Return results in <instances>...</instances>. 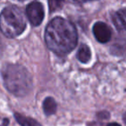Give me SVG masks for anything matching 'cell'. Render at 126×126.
I'll use <instances>...</instances> for the list:
<instances>
[{"mask_svg": "<svg viewBox=\"0 0 126 126\" xmlns=\"http://www.w3.org/2000/svg\"><path fill=\"white\" fill-rule=\"evenodd\" d=\"M92 58L91 49L86 44H82L79 47V50L77 52V59L81 63H87L90 61Z\"/></svg>", "mask_w": 126, "mask_h": 126, "instance_id": "obj_9", "label": "cell"}, {"mask_svg": "<svg viewBox=\"0 0 126 126\" xmlns=\"http://www.w3.org/2000/svg\"><path fill=\"white\" fill-rule=\"evenodd\" d=\"M19 1H25V0H19Z\"/></svg>", "mask_w": 126, "mask_h": 126, "instance_id": "obj_15", "label": "cell"}, {"mask_svg": "<svg viewBox=\"0 0 126 126\" xmlns=\"http://www.w3.org/2000/svg\"><path fill=\"white\" fill-rule=\"evenodd\" d=\"M71 2L75 3V4H83V3L89 2V1H93V0H70Z\"/></svg>", "mask_w": 126, "mask_h": 126, "instance_id": "obj_12", "label": "cell"}, {"mask_svg": "<svg viewBox=\"0 0 126 126\" xmlns=\"http://www.w3.org/2000/svg\"><path fill=\"white\" fill-rule=\"evenodd\" d=\"M9 124H10V119L9 118H4V120H3V124H2V125L3 126H8L9 125Z\"/></svg>", "mask_w": 126, "mask_h": 126, "instance_id": "obj_13", "label": "cell"}, {"mask_svg": "<svg viewBox=\"0 0 126 126\" xmlns=\"http://www.w3.org/2000/svg\"><path fill=\"white\" fill-rule=\"evenodd\" d=\"M44 39L52 52L58 55H66L77 45L78 32L72 22L56 16L46 27Z\"/></svg>", "mask_w": 126, "mask_h": 126, "instance_id": "obj_1", "label": "cell"}, {"mask_svg": "<svg viewBox=\"0 0 126 126\" xmlns=\"http://www.w3.org/2000/svg\"><path fill=\"white\" fill-rule=\"evenodd\" d=\"M13 116L20 126H42V124L39 123L37 120L30 117H27L23 114H20L18 112H14Z\"/></svg>", "mask_w": 126, "mask_h": 126, "instance_id": "obj_8", "label": "cell"}, {"mask_svg": "<svg viewBox=\"0 0 126 126\" xmlns=\"http://www.w3.org/2000/svg\"><path fill=\"white\" fill-rule=\"evenodd\" d=\"M42 110L47 117H50L57 111V103L52 97H47L42 102Z\"/></svg>", "mask_w": 126, "mask_h": 126, "instance_id": "obj_7", "label": "cell"}, {"mask_svg": "<svg viewBox=\"0 0 126 126\" xmlns=\"http://www.w3.org/2000/svg\"><path fill=\"white\" fill-rule=\"evenodd\" d=\"M2 78L4 87L16 97H25L33 88V80L30 72L19 64H5L3 67Z\"/></svg>", "mask_w": 126, "mask_h": 126, "instance_id": "obj_2", "label": "cell"}, {"mask_svg": "<svg viewBox=\"0 0 126 126\" xmlns=\"http://www.w3.org/2000/svg\"><path fill=\"white\" fill-rule=\"evenodd\" d=\"M26 25L24 14L17 6H7L0 13V30L7 38H15L23 34Z\"/></svg>", "mask_w": 126, "mask_h": 126, "instance_id": "obj_3", "label": "cell"}, {"mask_svg": "<svg viewBox=\"0 0 126 126\" xmlns=\"http://www.w3.org/2000/svg\"><path fill=\"white\" fill-rule=\"evenodd\" d=\"M0 126H3V125H2V124H1V125H0Z\"/></svg>", "mask_w": 126, "mask_h": 126, "instance_id": "obj_16", "label": "cell"}, {"mask_svg": "<svg viewBox=\"0 0 126 126\" xmlns=\"http://www.w3.org/2000/svg\"><path fill=\"white\" fill-rule=\"evenodd\" d=\"M93 32L96 40L100 43H106L111 38V30L106 23L97 22L93 28Z\"/></svg>", "mask_w": 126, "mask_h": 126, "instance_id": "obj_5", "label": "cell"}, {"mask_svg": "<svg viewBox=\"0 0 126 126\" xmlns=\"http://www.w3.org/2000/svg\"><path fill=\"white\" fill-rule=\"evenodd\" d=\"M125 15H126L125 8H122V9L117 11L111 16L112 23H113L114 26L116 27V29L118 31H122V30H125V21H126Z\"/></svg>", "mask_w": 126, "mask_h": 126, "instance_id": "obj_6", "label": "cell"}, {"mask_svg": "<svg viewBox=\"0 0 126 126\" xmlns=\"http://www.w3.org/2000/svg\"><path fill=\"white\" fill-rule=\"evenodd\" d=\"M26 15L33 26H39L45 16L42 4L38 1H33L29 4L26 8Z\"/></svg>", "mask_w": 126, "mask_h": 126, "instance_id": "obj_4", "label": "cell"}, {"mask_svg": "<svg viewBox=\"0 0 126 126\" xmlns=\"http://www.w3.org/2000/svg\"><path fill=\"white\" fill-rule=\"evenodd\" d=\"M47 2H48L49 11L54 12L62 7L65 0H47Z\"/></svg>", "mask_w": 126, "mask_h": 126, "instance_id": "obj_10", "label": "cell"}, {"mask_svg": "<svg viewBox=\"0 0 126 126\" xmlns=\"http://www.w3.org/2000/svg\"><path fill=\"white\" fill-rule=\"evenodd\" d=\"M106 126H121V124H119L118 123L113 122V123H109Z\"/></svg>", "mask_w": 126, "mask_h": 126, "instance_id": "obj_14", "label": "cell"}, {"mask_svg": "<svg viewBox=\"0 0 126 126\" xmlns=\"http://www.w3.org/2000/svg\"><path fill=\"white\" fill-rule=\"evenodd\" d=\"M96 117L98 119H101V120H107L110 117V114L107 110H101V111H98L97 113Z\"/></svg>", "mask_w": 126, "mask_h": 126, "instance_id": "obj_11", "label": "cell"}]
</instances>
